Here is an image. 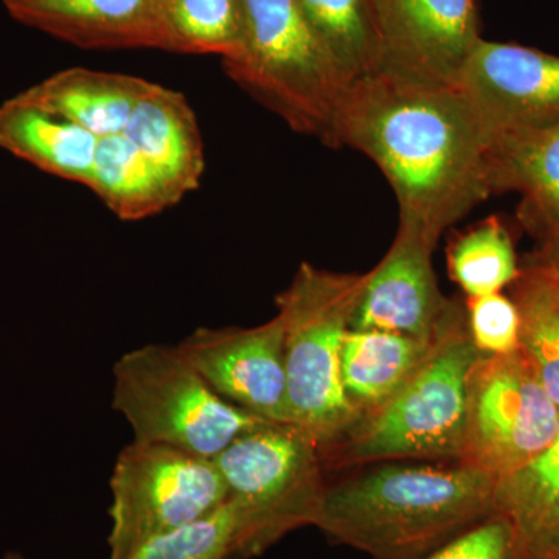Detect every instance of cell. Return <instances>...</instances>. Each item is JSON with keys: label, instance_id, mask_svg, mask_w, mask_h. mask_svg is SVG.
<instances>
[{"label": "cell", "instance_id": "277c9868", "mask_svg": "<svg viewBox=\"0 0 559 559\" xmlns=\"http://www.w3.org/2000/svg\"><path fill=\"white\" fill-rule=\"evenodd\" d=\"M364 285L366 274L304 263L275 299L285 334L290 417L314 437L320 451L358 419L342 388L341 353Z\"/></svg>", "mask_w": 559, "mask_h": 559}, {"label": "cell", "instance_id": "4dcf8cb0", "mask_svg": "<svg viewBox=\"0 0 559 559\" xmlns=\"http://www.w3.org/2000/svg\"><path fill=\"white\" fill-rule=\"evenodd\" d=\"M0 559H25L24 557H21L20 554H7L5 557Z\"/></svg>", "mask_w": 559, "mask_h": 559}, {"label": "cell", "instance_id": "ba28073f", "mask_svg": "<svg viewBox=\"0 0 559 559\" xmlns=\"http://www.w3.org/2000/svg\"><path fill=\"white\" fill-rule=\"evenodd\" d=\"M559 407L522 349L481 355L466 378L460 462L496 481L527 465L558 436Z\"/></svg>", "mask_w": 559, "mask_h": 559}, {"label": "cell", "instance_id": "ac0fdd59", "mask_svg": "<svg viewBox=\"0 0 559 559\" xmlns=\"http://www.w3.org/2000/svg\"><path fill=\"white\" fill-rule=\"evenodd\" d=\"M98 138L11 97L0 105V148L38 170L90 186Z\"/></svg>", "mask_w": 559, "mask_h": 559}, {"label": "cell", "instance_id": "7a4b0ae2", "mask_svg": "<svg viewBox=\"0 0 559 559\" xmlns=\"http://www.w3.org/2000/svg\"><path fill=\"white\" fill-rule=\"evenodd\" d=\"M495 477L457 465L381 466L326 485L314 525L371 559H419L495 514Z\"/></svg>", "mask_w": 559, "mask_h": 559}, {"label": "cell", "instance_id": "f1b7e54d", "mask_svg": "<svg viewBox=\"0 0 559 559\" xmlns=\"http://www.w3.org/2000/svg\"><path fill=\"white\" fill-rule=\"evenodd\" d=\"M535 253L544 263L549 264L551 271H554L559 278V231L558 234L550 235V237L540 240Z\"/></svg>", "mask_w": 559, "mask_h": 559}, {"label": "cell", "instance_id": "6da1fadb", "mask_svg": "<svg viewBox=\"0 0 559 559\" xmlns=\"http://www.w3.org/2000/svg\"><path fill=\"white\" fill-rule=\"evenodd\" d=\"M491 140L459 86L370 73L345 92L331 148L348 146L377 164L399 202V224L439 241L491 197Z\"/></svg>", "mask_w": 559, "mask_h": 559}, {"label": "cell", "instance_id": "8992f818", "mask_svg": "<svg viewBox=\"0 0 559 559\" xmlns=\"http://www.w3.org/2000/svg\"><path fill=\"white\" fill-rule=\"evenodd\" d=\"M112 407L134 440L213 459L267 419L219 396L176 347L145 345L114 366Z\"/></svg>", "mask_w": 559, "mask_h": 559}, {"label": "cell", "instance_id": "e0dca14e", "mask_svg": "<svg viewBox=\"0 0 559 559\" xmlns=\"http://www.w3.org/2000/svg\"><path fill=\"white\" fill-rule=\"evenodd\" d=\"M123 134L180 197L200 189L205 171L204 140L197 114L180 92L151 83Z\"/></svg>", "mask_w": 559, "mask_h": 559}, {"label": "cell", "instance_id": "7c38bea8", "mask_svg": "<svg viewBox=\"0 0 559 559\" xmlns=\"http://www.w3.org/2000/svg\"><path fill=\"white\" fill-rule=\"evenodd\" d=\"M459 87L492 132L559 123V57L520 44L480 38Z\"/></svg>", "mask_w": 559, "mask_h": 559}, {"label": "cell", "instance_id": "83f0119b", "mask_svg": "<svg viewBox=\"0 0 559 559\" xmlns=\"http://www.w3.org/2000/svg\"><path fill=\"white\" fill-rule=\"evenodd\" d=\"M419 559H522V554L510 522L495 513Z\"/></svg>", "mask_w": 559, "mask_h": 559}, {"label": "cell", "instance_id": "cb8c5ba5", "mask_svg": "<svg viewBox=\"0 0 559 559\" xmlns=\"http://www.w3.org/2000/svg\"><path fill=\"white\" fill-rule=\"evenodd\" d=\"M297 2L348 84L377 70L378 38L370 0Z\"/></svg>", "mask_w": 559, "mask_h": 559}, {"label": "cell", "instance_id": "f546056e", "mask_svg": "<svg viewBox=\"0 0 559 559\" xmlns=\"http://www.w3.org/2000/svg\"><path fill=\"white\" fill-rule=\"evenodd\" d=\"M522 559H559V547L555 549L540 551V554L532 555V557H525Z\"/></svg>", "mask_w": 559, "mask_h": 559}, {"label": "cell", "instance_id": "8fae6325", "mask_svg": "<svg viewBox=\"0 0 559 559\" xmlns=\"http://www.w3.org/2000/svg\"><path fill=\"white\" fill-rule=\"evenodd\" d=\"M219 396L272 423H293L278 316L253 329H200L176 345Z\"/></svg>", "mask_w": 559, "mask_h": 559}, {"label": "cell", "instance_id": "ffe728a7", "mask_svg": "<svg viewBox=\"0 0 559 559\" xmlns=\"http://www.w3.org/2000/svg\"><path fill=\"white\" fill-rule=\"evenodd\" d=\"M495 513L510 522L522 558L559 547V430L538 457L496 481Z\"/></svg>", "mask_w": 559, "mask_h": 559}, {"label": "cell", "instance_id": "4fadbf2b", "mask_svg": "<svg viewBox=\"0 0 559 559\" xmlns=\"http://www.w3.org/2000/svg\"><path fill=\"white\" fill-rule=\"evenodd\" d=\"M437 242L399 224L389 252L366 274L352 330H385L432 340L450 307L432 266Z\"/></svg>", "mask_w": 559, "mask_h": 559}, {"label": "cell", "instance_id": "484cf974", "mask_svg": "<svg viewBox=\"0 0 559 559\" xmlns=\"http://www.w3.org/2000/svg\"><path fill=\"white\" fill-rule=\"evenodd\" d=\"M520 267L513 238L496 216L460 234L448 249L451 278L468 297L502 293Z\"/></svg>", "mask_w": 559, "mask_h": 559}, {"label": "cell", "instance_id": "4316f807", "mask_svg": "<svg viewBox=\"0 0 559 559\" xmlns=\"http://www.w3.org/2000/svg\"><path fill=\"white\" fill-rule=\"evenodd\" d=\"M465 310L471 340L481 355H509L520 349V314L509 296L468 297Z\"/></svg>", "mask_w": 559, "mask_h": 559}, {"label": "cell", "instance_id": "44dd1931", "mask_svg": "<svg viewBox=\"0 0 559 559\" xmlns=\"http://www.w3.org/2000/svg\"><path fill=\"white\" fill-rule=\"evenodd\" d=\"M87 189L121 221H142L182 197L124 134L98 139Z\"/></svg>", "mask_w": 559, "mask_h": 559}, {"label": "cell", "instance_id": "2e32d148", "mask_svg": "<svg viewBox=\"0 0 559 559\" xmlns=\"http://www.w3.org/2000/svg\"><path fill=\"white\" fill-rule=\"evenodd\" d=\"M151 81L127 73L72 68L14 95L17 100L70 121L95 138L123 134Z\"/></svg>", "mask_w": 559, "mask_h": 559}, {"label": "cell", "instance_id": "9a60e30c", "mask_svg": "<svg viewBox=\"0 0 559 559\" xmlns=\"http://www.w3.org/2000/svg\"><path fill=\"white\" fill-rule=\"evenodd\" d=\"M491 194H520L518 218L540 241L559 231V123L499 132L487 153Z\"/></svg>", "mask_w": 559, "mask_h": 559}, {"label": "cell", "instance_id": "7402d4cb", "mask_svg": "<svg viewBox=\"0 0 559 559\" xmlns=\"http://www.w3.org/2000/svg\"><path fill=\"white\" fill-rule=\"evenodd\" d=\"M510 299L520 314V348L559 407V278L530 253L510 285Z\"/></svg>", "mask_w": 559, "mask_h": 559}, {"label": "cell", "instance_id": "5bb4252c", "mask_svg": "<svg viewBox=\"0 0 559 559\" xmlns=\"http://www.w3.org/2000/svg\"><path fill=\"white\" fill-rule=\"evenodd\" d=\"M14 21L86 50L170 51L164 0H2Z\"/></svg>", "mask_w": 559, "mask_h": 559}, {"label": "cell", "instance_id": "52a82bcc", "mask_svg": "<svg viewBox=\"0 0 559 559\" xmlns=\"http://www.w3.org/2000/svg\"><path fill=\"white\" fill-rule=\"evenodd\" d=\"M109 559H131L151 540L201 520L229 500L213 459L132 440L110 477Z\"/></svg>", "mask_w": 559, "mask_h": 559}, {"label": "cell", "instance_id": "5b68a950", "mask_svg": "<svg viewBox=\"0 0 559 559\" xmlns=\"http://www.w3.org/2000/svg\"><path fill=\"white\" fill-rule=\"evenodd\" d=\"M240 57L223 61L241 90L290 130L333 146L337 110L348 81L323 49L297 0H242Z\"/></svg>", "mask_w": 559, "mask_h": 559}, {"label": "cell", "instance_id": "9c48e42d", "mask_svg": "<svg viewBox=\"0 0 559 559\" xmlns=\"http://www.w3.org/2000/svg\"><path fill=\"white\" fill-rule=\"evenodd\" d=\"M213 462L267 547L314 525L326 484L319 443L300 426L266 423L231 441Z\"/></svg>", "mask_w": 559, "mask_h": 559}, {"label": "cell", "instance_id": "30bf717a", "mask_svg": "<svg viewBox=\"0 0 559 559\" xmlns=\"http://www.w3.org/2000/svg\"><path fill=\"white\" fill-rule=\"evenodd\" d=\"M378 38L373 73L459 86L481 38L474 0H370Z\"/></svg>", "mask_w": 559, "mask_h": 559}, {"label": "cell", "instance_id": "d6986e66", "mask_svg": "<svg viewBox=\"0 0 559 559\" xmlns=\"http://www.w3.org/2000/svg\"><path fill=\"white\" fill-rule=\"evenodd\" d=\"M432 340L385 330H349L341 353L345 395L359 415L390 399L428 355Z\"/></svg>", "mask_w": 559, "mask_h": 559}, {"label": "cell", "instance_id": "d4e9b609", "mask_svg": "<svg viewBox=\"0 0 559 559\" xmlns=\"http://www.w3.org/2000/svg\"><path fill=\"white\" fill-rule=\"evenodd\" d=\"M170 51L240 57L245 43L242 0H164Z\"/></svg>", "mask_w": 559, "mask_h": 559}, {"label": "cell", "instance_id": "603a6c76", "mask_svg": "<svg viewBox=\"0 0 559 559\" xmlns=\"http://www.w3.org/2000/svg\"><path fill=\"white\" fill-rule=\"evenodd\" d=\"M267 550L238 500L143 546L131 559H250Z\"/></svg>", "mask_w": 559, "mask_h": 559}, {"label": "cell", "instance_id": "3957f363", "mask_svg": "<svg viewBox=\"0 0 559 559\" xmlns=\"http://www.w3.org/2000/svg\"><path fill=\"white\" fill-rule=\"evenodd\" d=\"M481 353L471 340L466 310L457 300L440 320L432 345L414 373L390 399L320 451L333 466L382 460L452 459L465 441L466 378Z\"/></svg>", "mask_w": 559, "mask_h": 559}]
</instances>
